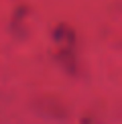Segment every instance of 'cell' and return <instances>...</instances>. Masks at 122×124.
I'll return each instance as SVG.
<instances>
[]
</instances>
